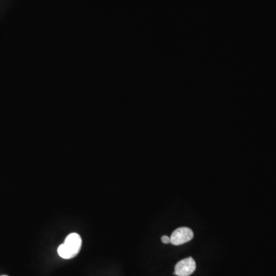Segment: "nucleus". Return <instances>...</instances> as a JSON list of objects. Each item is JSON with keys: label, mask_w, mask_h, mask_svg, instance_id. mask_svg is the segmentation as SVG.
I'll return each mask as SVG.
<instances>
[{"label": "nucleus", "mask_w": 276, "mask_h": 276, "mask_svg": "<svg viewBox=\"0 0 276 276\" xmlns=\"http://www.w3.org/2000/svg\"></svg>", "instance_id": "5"}, {"label": "nucleus", "mask_w": 276, "mask_h": 276, "mask_svg": "<svg viewBox=\"0 0 276 276\" xmlns=\"http://www.w3.org/2000/svg\"><path fill=\"white\" fill-rule=\"evenodd\" d=\"M161 241H162L165 244H168L170 242V237H168V235H164V236L161 238Z\"/></svg>", "instance_id": "4"}, {"label": "nucleus", "mask_w": 276, "mask_h": 276, "mask_svg": "<svg viewBox=\"0 0 276 276\" xmlns=\"http://www.w3.org/2000/svg\"><path fill=\"white\" fill-rule=\"evenodd\" d=\"M196 262L194 259L189 257L184 258L176 264L173 274L177 276H190L196 270Z\"/></svg>", "instance_id": "3"}, {"label": "nucleus", "mask_w": 276, "mask_h": 276, "mask_svg": "<svg viewBox=\"0 0 276 276\" xmlns=\"http://www.w3.org/2000/svg\"><path fill=\"white\" fill-rule=\"evenodd\" d=\"M82 247V238L79 234H71L66 237L64 243L58 249L59 256L64 259L74 258L79 254Z\"/></svg>", "instance_id": "1"}, {"label": "nucleus", "mask_w": 276, "mask_h": 276, "mask_svg": "<svg viewBox=\"0 0 276 276\" xmlns=\"http://www.w3.org/2000/svg\"><path fill=\"white\" fill-rule=\"evenodd\" d=\"M193 238V232L187 227H181L173 232L170 236V243L174 246H180L190 242Z\"/></svg>", "instance_id": "2"}]
</instances>
